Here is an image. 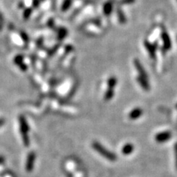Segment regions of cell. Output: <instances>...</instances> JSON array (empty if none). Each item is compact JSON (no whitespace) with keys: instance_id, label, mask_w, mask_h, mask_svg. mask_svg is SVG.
Returning a JSON list of instances; mask_svg holds the SVG:
<instances>
[{"instance_id":"7c38bea8","label":"cell","mask_w":177,"mask_h":177,"mask_svg":"<svg viewBox=\"0 0 177 177\" xmlns=\"http://www.w3.org/2000/svg\"><path fill=\"white\" fill-rule=\"evenodd\" d=\"M114 89H107V90L106 91V92H105V94H104V100L106 101H109L111 99L113 98V97H114Z\"/></svg>"},{"instance_id":"7402d4cb","label":"cell","mask_w":177,"mask_h":177,"mask_svg":"<svg viewBox=\"0 0 177 177\" xmlns=\"http://www.w3.org/2000/svg\"><path fill=\"white\" fill-rule=\"evenodd\" d=\"M4 161H5L4 157H3V156H0V164L4 162Z\"/></svg>"},{"instance_id":"ac0fdd59","label":"cell","mask_w":177,"mask_h":177,"mask_svg":"<svg viewBox=\"0 0 177 177\" xmlns=\"http://www.w3.org/2000/svg\"><path fill=\"white\" fill-rule=\"evenodd\" d=\"M32 14V9L31 8H27L25 11V13H24V17H25V19H27L29 18V17L30 16V15Z\"/></svg>"},{"instance_id":"8992f818","label":"cell","mask_w":177,"mask_h":177,"mask_svg":"<svg viewBox=\"0 0 177 177\" xmlns=\"http://www.w3.org/2000/svg\"><path fill=\"white\" fill-rule=\"evenodd\" d=\"M134 64L135 68L137 69V70L138 71L139 75H140V76L143 77L144 78L148 79V75L146 73L145 69H144L142 64L140 63V61H139L137 58H135V59L134 60Z\"/></svg>"},{"instance_id":"603a6c76","label":"cell","mask_w":177,"mask_h":177,"mask_svg":"<svg viewBox=\"0 0 177 177\" xmlns=\"http://www.w3.org/2000/svg\"><path fill=\"white\" fill-rule=\"evenodd\" d=\"M5 123V120L4 119H0V126H2Z\"/></svg>"},{"instance_id":"cb8c5ba5","label":"cell","mask_w":177,"mask_h":177,"mask_svg":"<svg viewBox=\"0 0 177 177\" xmlns=\"http://www.w3.org/2000/svg\"><path fill=\"white\" fill-rule=\"evenodd\" d=\"M176 108L177 109V104H176Z\"/></svg>"},{"instance_id":"d4e9b609","label":"cell","mask_w":177,"mask_h":177,"mask_svg":"<svg viewBox=\"0 0 177 177\" xmlns=\"http://www.w3.org/2000/svg\"><path fill=\"white\" fill-rule=\"evenodd\" d=\"M176 39H177V37H176Z\"/></svg>"},{"instance_id":"7a4b0ae2","label":"cell","mask_w":177,"mask_h":177,"mask_svg":"<svg viewBox=\"0 0 177 177\" xmlns=\"http://www.w3.org/2000/svg\"><path fill=\"white\" fill-rule=\"evenodd\" d=\"M19 123H20V133H21L22 140H23V143L26 147H28L30 145V138L28 136V132L30 130V127L25 117L20 116L19 117Z\"/></svg>"},{"instance_id":"e0dca14e","label":"cell","mask_w":177,"mask_h":177,"mask_svg":"<svg viewBox=\"0 0 177 177\" xmlns=\"http://www.w3.org/2000/svg\"><path fill=\"white\" fill-rule=\"evenodd\" d=\"M14 62L16 63L18 66H19V65H21L22 63H23V57H22V56L21 55H19V56H17L16 58H15L14 59Z\"/></svg>"},{"instance_id":"5b68a950","label":"cell","mask_w":177,"mask_h":177,"mask_svg":"<svg viewBox=\"0 0 177 177\" xmlns=\"http://www.w3.org/2000/svg\"><path fill=\"white\" fill-rule=\"evenodd\" d=\"M162 39L163 42V49L165 50H169L172 47V43H171V38H170L169 35L167 32L165 30H164L162 32Z\"/></svg>"},{"instance_id":"9c48e42d","label":"cell","mask_w":177,"mask_h":177,"mask_svg":"<svg viewBox=\"0 0 177 177\" xmlns=\"http://www.w3.org/2000/svg\"><path fill=\"white\" fill-rule=\"evenodd\" d=\"M137 80L140 86L142 87L144 90L149 91L150 90V84L148 83V79L144 78L143 77H141L139 75L137 78Z\"/></svg>"},{"instance_id":"52a82bcc","label":"cell","mask_w":177,"mask_h":177,"mask_svg":"<svg viewBox=\"0 0 177 177\" xmlns=\"http://www.w3.org/2000/svg\"><path fill=\"white\" fill-rule=\"evenodd\" d=\"M143 114V111L140 108H135V109H132L128 114V118L130 120H137L140 117H141Z\"/></svg>"},{"instance_id":"277c9868","label":"cell","mask_w":177,"mask_h":177,"mask_svg":"<svg viewBox=\"0 0 177 177\" xmlns=\"http://www.w3.org/2000/svg\"><path fill=\"white\" fill-rule=\"evenodd\" d=\"M172 134L170 131H162L156 134L155 136V140L158 143H163L171 138Z\"/></svg>"},{"instance_id":"3957f363","label":"cell","mask_w":177,"mask_h":177,"mask_svg":"<svg viewBox=\"0 0 177 177\" xmlns=\"http://www.w3.org/2000/svg\"><path fill=\"white\" fill-rule=\"evenodd\" d=\"M36 158V154L34 151H31L27 155L26 161V171L27 172H31L33 169Z\"/></svg>"},{"instance_id":"30bf717a","label":"cell","mask_w":177,"mask_h":177,"mask_svg":"<svg viewBox=\"0 0 177 177\" xmlns=\"http://www.w3.org/2000/svg\"><path fill=\"white\" fill-rule=\"evenodd\" d=\"M134 150V146L133 144L131 143H126L125 145H123V147L122 148V154L123 155L128 156L130 155L132 152Z\"/></svg>"},{"instance_id":"6da1fadb","label":"cell","mask_w":177,"mask_h":177,"mask_svg":"<svg viewBox=\"0 0 177 177\" xmlns=\"http://www.w3.org/2000/svg\"><path fill=\"white\" fill-rule=\"evenodd\" d=\"M92 146L94 150H95L101 156L107 159L108 160L111 162H115L117 160V156L115 155L114 153L111 152L108 149H106L102 144H100L97 141H94L92 142Z\"/></svg>"},{"instance_id":"4fadbf2b","label":"cell","mask_w":177,"mask_h":177,"mask_svg":"<svg viewBox=\"0 0 177 177\" xmlns=\"http://www.w3.org/2000/svg\"><path fill=\"white\" fill-rule=\"evenodd\" d=\"M117 78H115L114 76L110 77V78L108 79V82H107L108 88L114 89L115 86L117 85Z\"/></svg>"},{"instance_id":"8fae6325","label":"cell","mask_w":177,"mask_h":177,"mask_svg":"<svg viewBox=\"0 0 177 177\" xmlns=\"http://www.w3.org/2000/svg\"><path fill=\"white\" fill-rule=\"evenodd\" d=\"M104 13L105 15L106 16H109L110 14L111 13L113 10V2L111 1H109L107 2H106L104 5Z\"/></svg>"},{"instance_id":"2e32d148","label":"cell","mask_w":177,"mask_h":177,"mask_svg":"<svg viewBox=\"0 0 177 177\" xmlns=\"http://www.w3.org/2000/svg\"><path fill=\"white\" fill-rule=\"evenodd\" d=\"M66 33H67V32H66V29H63V28L61 29V30L58 31V39H59L60 40L63 39V38L66 37Z\"/></svg>"},{"instance_id":"ffe728a7","label":"cell","mask_w":177,"mask_h":177,"mask_svg":"<svg viewBox=\"0 0 177 177\" xmlns=\"http://www.w3.org/2000/svg\"><path fill=\"white\" fill-rule=\"evenodd\" d=\"M40 0H33V2H32V5H33V6L35 7V8H38L39 5V3H40Z\"/></svg>"},{"instance_id":"5bb4252c","label":"cell","mask_w":177,"mask_h":177,"mask_svg":"<svg viewBox=\"0 0 177 177\" xmlns=\"http://www.w3.org/2000/svg\"><path fill=\"white\" fill-rule=\"evenodd\" d=\"M72 2H73V0H64L63 2L62 6H61V10L63 11H67L69 8L71 6Z\"/></svg>"},{"instance_id":"44dd1931","label":"cell","mask_w":177,"mask_h":177,"mask_svg":"<svg viewBox=\"0 0 177 177\" xmlns=\"http://www.w3.org/2000/svg\"><path fill=\"white\" fill-rule=\"evenodd\" d=\"M174 153H175V158H176V165L177 168V142L174 145Z\"/></svg>"},{"instance_id":"ba28073f","label":"cell","mask_w":177,"mask_h":177,"mask_svg":"<svg viewBox=\"0 0 177 177\" xmlns=\"http://www.w3.org/2000/svg\"><path fill=\"white\" fill-rule=\"evenodd\" d=\"M144 45L147 49V51L148 52L149 56L151 58H155L156 57V47L154 44H152L148 41H145L144 42Z\"/></svg>"},{"instance_id":"9a60e30c","label":"cell","mask_w":177,"mask_h":177,"mask_svg":"<svg viewBox=\"0 0 177 177\" xmlns=\"http://www.w3.org/2000/svg\"><path fill=\"white\" fill-rule=\"evenodd\" d=\"M117 16H118V19H119L120 23H122V24L125 23V22H126V19H125V14L120 9H117Z\"/></svg>"},{"instance_id":"d6986e66","label":"cell","mask_w":177,"mask_h":177,"mask_svg":"<svg viewBox=\"0 0 177 177\" xmlns=\"http://www.w3.org/2000/svg\"><path fill=\"white\" fill-rule=\"evenodd\" d=\"M135 2V0H121L120 2V5H129L132 4Z\"/></svg>"}]
</instances>
